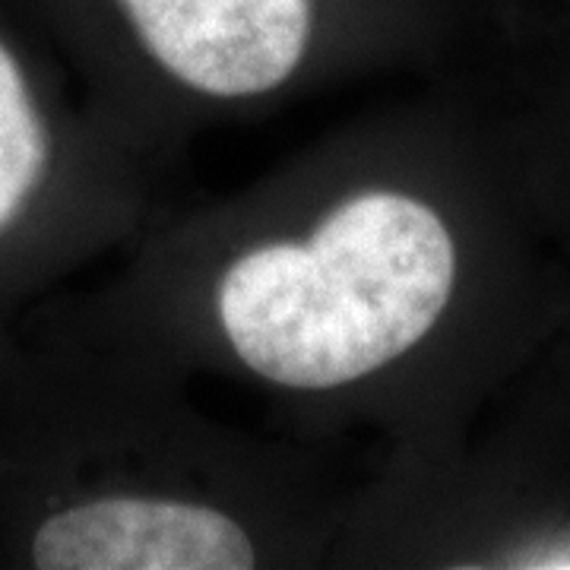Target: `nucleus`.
Returning <instances> with one entry per match:
<instances>
[{"mask_svg": "<svg viewBox=\"0 0 570 570\" xmlns=\"http://www.w3.org/2000/svg\"><path fill=\"white\" fill-rule=\"evenodd\" d=\"M520 564H527V568H570V546L532 551L530 561H520Z\"/></svg>", "mask_w": 570, "mask_h": 570, "instance_id": "obj_5", "label": "nucleus"}, {"mask_svg": "<svg viewBox=\"0 0 570 570\" xmlns=\"http://www.w3.org/2000/svg\"><path fill=\"white\" fill-rule=\"evenodd\" d=\"M146 51L216 99L264 96L302 63L311 0H121Z\"/></svg>", "mask_w": 570, "mask_h": 570, "instance_id": "obj_2", "label": "nucleus"}, {"mask_svg": "<svg viewBox=\"0 0 570 570\" xmlns=\"http://www.w3.org/2000/svg\"><path fill=\"white\" fill-rule=\"evenodd\" d=\"M48 137L20 63L0 45V228L13 223L39 187Z\"/></svg>", "mask_w": 570, "mask_h": 570, "instance_id": "obj_4", "label": "nucleus"}, {"mask_svg": "<svg viewBox=\"0 0 570 570\" xmlns=\"http://www.w3.org/2000/svg\"><path fill=\"white\" fill-rule=\"evenodd\" d=\"M32 561L45 570H245L257 564V551L223 510L111 494L41 520Z\"/></svg>", "mask_w": 570, "mask_h": 570, "instance_id": "obj_3", "label": "nucleus"}, {"mask_svg": "<svg viewBox=\"0 0 570 570\" xmlns=\"http://www.w3.org/2000/svg\"><path fill=\"white\" fill-rule=\"evenodd\" d=\"M453 279L444 219L415 197L367 190L326 213L305 242L242 254L219 283V321L264 381L343 387L425 340Z\"/></svg>", "mask_w": 570, "mask_h": 570, "instance_id": "obj_1", "label": "nucleus"}]
</instances>
